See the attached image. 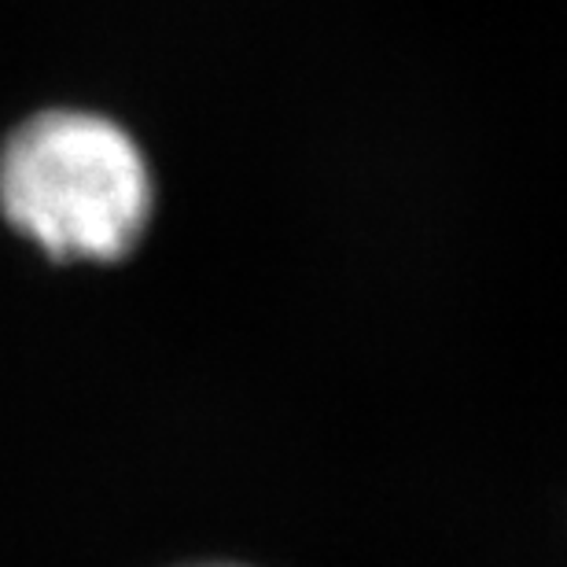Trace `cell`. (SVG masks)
<instances>
[{
    "instance_id": "cell-1",
    "label": "cell",
    "mask_w": 567,
    "mask_h": 567,
    "mask_svg": "<svg viewBox=\"0 0 567 567\" xmlns=\"http://www.w3.org/2000/svg\"><path fill=\"white\" fill-rule=\"evenodd\" d=\"M0 210L55 262H122L152 221V174L111 118L44 111L0 152Z\"/></svg>"
},
{
    "instance_id": "cell-2",
    "label": "cell",
    "mask_w": 567,
    "mask_h": 567,
    "mask_svg": "<svg viewBox=\"0 0 567 567\" xmlns=\"http://www.w3.org/2000/svg\"><path fill=\"white\" fill-rule=\"evenodd\" d=\"M192 567H240V564H192Z\"/></svg>"
}]
</instances>
